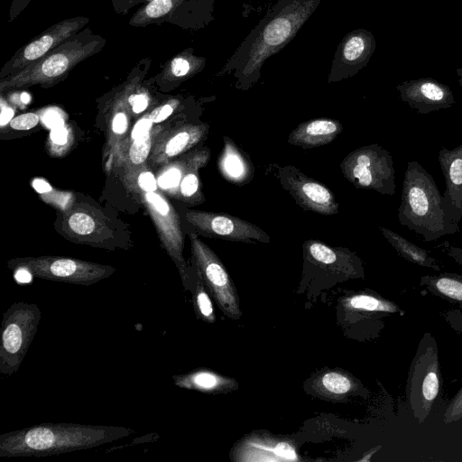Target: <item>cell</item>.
<instances>
[{"label": "cell", "mask_w": 462, "mask_h": 462, "mask_svg": "<svg viewBox=\"0 0 462 462\" xmlns=\"http://www.w3.org/2000/svg\"><path fill=\"white\" fill-rule=\"evenodd\" d=\"M456 72L458 76V83H459L460 87L462 88V68L457 69Z\"/></svg>", "instance_id": "obj_48"}, {"label": "cell", "mask_w": 462, "mask_h": 462, "mask_svg": "<svg viewBox=\"0 0 462 462\" xmlns=\"http://www.w3.org/2000/svg\"><path fill=\"white\" fill-rule=\"evenodd\" d=\"M210 151L207 147L198 150L191 164L184 173L178 188L176 197L188 202L200 203L205 198L200 190L199 170L205 166L209 159Z\"/></svg>", "instance_id": "obj_28"}, {"label": "cell", "mask_w": 462, "mask_h": 462, "mask_svg": "<svg viewBox=\"0 0 462 462\" xmlns=\"http://www.w3.org/2000/svg\"><path fill=\"white\" fill-rule=\"evenodd\" d=\"M172 380L180 388L213 394L229 393L238 386L236 380L206 368L172 375Z\"/></svg>", "instance_id": "obj_23"}, {"label": "cell", "mask_w": 462, "mask_h": 462, "mask_svg": "<svg viewBox=\"0 0 462 462\" xmlns=\"http://www.w3.org/2000/svg\"><path fill=\"white\" fill-rule=\"evenodd\" d=\"M381 448L380 446L376 447L375 448H373L371 449L368 453H366L365 455H364L363 457H361L360 459H358V461H370L371 460V457L376 453L379 449Z\"/></svg>", "instance_id": "obj_47"}, {"label": "cell", "mask_w": 462, "mask_h": 462, "mask_svg": "<svg viewBox=\"0 0 462 462\" xmlns=\"http://www.w3.org/2000/svg\"><path fill=\"white\" fill-rule=\"evenodd\" d=\"M31 2L32 0H12L8 14V22L11 23L14 21Z\"/></svg>", "instance_id": "obj_43"}, {"label": "cell", "mask_w": 462, "mask_h": 462, "mask_svg": "<svg viewBox=\"0 0 462 462\" xmlns=\"http://www.w3.org/2000/svg\"><path fill=\"white\" fill-rule=\"evenodd\" d=\"M206 62L205 57L194 54L193 48H187L162 65L161 71L152 79L162 89H171L201 72Z\"/></svg>", "instance_id": "obj_20"}, {"label": "cell", "mask_w": 462, "mask_h": 462, "mask_svg": "<svg viewBox=\"0 0 462 462\" xmlns=\"http://www.w3.org/2000/svg\"><path fill=\"white\" fill-rule=\"evenodd\" d=\"M196 272L222 312L239 319L242 312L235 283L217 255L195 234L189 233Z\"/></svg>", "instance_id": "obj_10"}, {"label": "cell", "mask_w": 462, "mask_h": 462, "mask_svg": "<svg viewBox=\"0 0 462 462\" xmlns=\"http://www.w3.org/2000/svg\"><path fill=\"white\" fill-rule=\"evenodd\" d=\"M7 265L14 271L25 269L40 279L85 286L108 278L116 272L110 265L60 256L14 258Z\"/></svg>", "instance_id": "obj_9"}, {"label": "cell", "mask_w": 462, "mask_h": 462, "mask_svg": "<svg viewBox=\"0 0 462 462\" xmlns=\"http://www.w3.org/2000/svg\"><path fill=\"white\" fill-rule=\"evenodd\" d=\"M32 187L37 192L41 194L48 193L51 190L50 184L42 179H35L32 181Z\"/></svg>", "instance_id": "obj_46"}, {"label": "cell", "mask_w": 462, "mask_h": 462, "mask_svg": "<svg viewBox=\"0 0 462 462\" xmlns=\"http://www.w3.org/2000/svg\"><path fill=\"white\" fill-rule=\"evenodd\" d=\"M124 426L42 423L0 435V457H47L93 448L126 438Z\"/></svg>", "instance_id": "obj_2"}, {"label": "cell", "mask_w": 462, "mask_h": 462, "mask_svg": "<svg viewBox=\"0 0 462 462\" xmlns=\"http://www.w3.org/2000/svg\"><path fill=\"white\" fill-rule=\"evenodd\" d=\"M302 249L304 273L312 277L344 280L365 276L362 260L348 248L309 239Z\"/></svg>", "instance_id": "obj_11"}, {"label": "cell", "mask_w": 462, "mask_h": 462, "mask_svg": "<svg viewBox=\"0 0 462 462\" xmlns=\"http://www.w3.org/2000/svg\"><path fill=\"white\" fill-rule=\"evenodd\" d=\"M378 228L401 257L417 265L440 271L439 263L428 250L419 247L389 228L381 226Z\"/></svg>", "instance_id": "obj_26"}, {"label": "cell", "mask_w": 462, "mask_h": 462, "mask_svg": "<svg viewBox=\"0 0 462 462\" xmlns=\"http://www.w3.org/2000/svg\"><path fill=\"white\" fill-rule=\"evenodd\" d=\"M111 128L115 134L123 135L125 134L128 128V117L125 110H119L114 115Z\"/></svg>", "instance_id": "obj_38"}, {"label": "cell", "mask_w": 462, "mask_h": 462, "mask_svg": "<svg viewBox=\"0 0 462 462\" xmlns=\"http://www.w3.org/2000/svg\"><path fill=\"white\" fill-rule=\"evenodd\" d=\"M143 197L156 225L160 239L179 269L184 287L191 290L192 279L183 257V235L174 208L156 191L144 192Z\"/></svg>", "instance_id": "obj_14"}, {"label": "cell", "mask_w": 462, "mask_h": 462, "mask_svg": "<svg viewBox=\"0 0 462 462\" xmlns=\"http://www.w3.org/2000/svg\"><path fill=\"white\" fill-rule=\"evenodd\" d=\"M188 223L200 235L233 242L270 243V236L258 226L226 213L189 209Z\"/></svg>", "instance_id": "obj_13"}, {"label": "cell", "mask_w": 462, "mask_h": 462, "mask_svg": "<svg viewBox=\"0 0 462 462\" xmlns=\"http://www.w3.org/2000/svg\"><path fill=\"white\" fill-rule=\"evenodd\" d=\"M89 23L85 16H75L58 22L19 48L0 69V79L14 75L39 60Z\"/></svg>", "instance_id": "obj_12"}, {"label": "cell", "mask_w": 462, "mask_h": 462, "mask_svg": "<svg viewBox=\"0 0 462 462\" xmlns=\"http://www.w3.org/2000/svg\"><path fill=\"white\" fill-rule=\"evenodd\" d=\"M441 250L456 263L462 266V248L455 246L448 242H444L438 245Z\"/></svg>", "instance_id": "obj_44"}, {"label": "cell", "mask_w": 462, "mask_h": 462, "mask_svg": "<svg viewBox=\"0 0 462 462\" xmlns=\"http://www.w3.org/2000/svg\"><path fill=\"white\" fill-rule=\"evenodd\" d=\"M442 418L445 424L462 420V387L448 402Z\"/></svg>", "instance_id": "obj_33"}, {"label": "cell", "mask_w": 462, "mask_h": 462, "mask_svg": "<svg viewBox=\"0 0 462 462\" xmlns=\"http://www.w3.org/2000/svg\"><path fill=\"white\" fill-rule=\"evenodd\" d=\"M214 10L215 0H152L139 7L128 23L133 27L171 23L199 31L215 20Z\"/></svg>", "instance_id": "obj_8"}, {"label": "cell", "mask_w": 462, "mask_h": 462, "mask_svg": "<svg viewBox=\"0 0 462 462\" xmlns=\"http://www.w3.org/2000/svg\"><path fill=\"white\" fill-rule=\"evenodd\" d=\"M440 386L437 342L430 332H425L411 360L405 388L410 409L419 424H423L431 412Z\"/></svg>", "instance_id": "obj_5"}, {"label": "cell", "mask_w": 462, "mask_h": 462, "mask_svg": "<svg viewBox=\"0 0 462 462\" xmlns=\"http://www.w3.org/2000/svg\"><path fill=\"white\" fill-rule=\"evenodd\" d=\"M179 105L180 101L176 98H172L155 107L149 115V117L153 124L161 123L166 120Z\"/></svg>", "instance_id": "obj_34"}, {"label": "cell", "mask_w": 462, "mask_h": 462, "mask_svg": "<svg viewBox=\"0 0 462 462\" xmlns=\"http://www.w3.org/2000/svg\"><path fill=\"white\" fill-rule=\"evenodd\" d=\"M419 284L431 294L462 306V274L455 273L426 274L420 277Z\"/></svg>", "instance_id": "obj_27"}, {"label": "cell", "mask_w": 462, "mask_h": 462, "mask_svg": "<svg viewBox=\"0 0 462 462\" xmlns=\"http://www.w3.org/2000/svg\"><path fill=\"white\" fill-rule=\"evenodd\" d=\"M152 0H111L114 10L116 14H125L127 12L137 5H145Z\"/></svg>", "instance_id": "obj_40"}, {"label": "cell", "mask_w": 462, "mask_h": 462, "mask_svg": "<svg viewBox=\"0 0 462 462\" xmlns=\"http://www.w3.org/2000/svg\"><path fill=\"white\" fill-rule=\"evenodd\" d=\"M69 138V132L65 125L55 126L51 129L50 140L55 146H64Z\"/></svg>", "instance_id": "obj_39"}, {"label": "cell", "mask_w": 462, "mask_h": 462, "mask_svg": "<svg viewBox=\"0 0 462 462\" xmlns=\"http://www.w3.org/2000/svg\"><path fill=\"white\" fill-rule=\"evenodd\" d=\"M40 119L36 113H25L13 118L9 125L15 130H29L36 126Z\"/></svg>", "instance_id": "obj_35"}, {"label": "cell", "mask_w": 462, "mask_h": 462, "mask_svg": "<svg viewBox=\"0 0 462 462\" xmlns=\"http://www.w3.org/2000/svg\"><path fill=\"white\" fill-rule=\"evenodd\" d=\"M196 274V281L190 290L193 295V307L195 313L198 319L207 323H214L216 321V315L212 301L207 291L206 286L197 272Z\"/></svg>", "instance_id": "obj_31"}, {"label": "cell", "mask_w": 462, "mask_h": 462, "mask_svg": "<svg viewBox=\"0 0 462 462\" xmlns=\"http://www.w3.org/2000/svg\"><path fill=\"white\" fill-rule=\"evenodd\" d=\"M42 318L35 303L14 302L3 314L0 330V374L18 371L33 340Z\"/></svg>", "instance_id": "obj_6"}, {"label": "cell", "mask_w": 462, "mask_h": 462, "mask_svg": "<svg viewBox=\"0 0 462 462\" xmlns=\"http://www.w3.org/2000/svg\"><path fill=\"white\" fill-rule=\"evenodd\" d=\"M401 99L419 114L451 107L454 95L448 86L431 78L403 81L396 86Z\"/></svg>", "instance_id": "obj_17"}, {"label": "cell", "mask_w": 462, "mask_h": 462, "mask_svg": "<svg viewBox=\"0 0 462 462\" xmlns=\"http://www.w3.org/2000/svg\"><path fill=\"white\" fill-rule=\"evenodd\" d=\"M397 217L401 225L426 242L459 231L458 225L446 212L443 196L432 175L416 161L407 163Z\"/></svg>", "instance_id": "obj_3"}, {"label": "cell", "mask_w": 462, "mask_h": 462, "mask_svg": "<svg viewBox=\"0 0 462 462\" xmlns=\"http://www.w3.org/2000/svg\"><path fill=\"white\" fill-rule=\"evenodd\" d=\"M66 227L76 236H87L97 232L101 227V222L94 217V213H89L83 209H74L69 212L66 217Z\"/></svg>", "instance_id": "obj_30"}, {"label": "cell", "mask_w": 462, "mask_h": 462, "mask_svg": "<svg viewBox=\"0 0 462 462\" xmlns=\"http://www.w3.org/2000/svg\"><path fill=\"white\" fill-rule=\"evenodd\" d=\"M359 383L352 374L341 369H332L317 376L313 388L319 395L337 401L360 390Z\"/></svg>", "instance_id": "obj_25"}, {"label": "cell", "mask_w": 462, "mask_h": 462, "mask_svg": "<svg viewBox=\"0 0 462 462\" xmlns=\"http://www.w3.org/2000/svg\"><path fill=\"white\" fill-rule=\"evenodd\" d=\"M208 132L207 124H187L171 129L154 142L151 160L155 164L165 163L196 146L205 139Z\"/></svg>", "instance_id": "obj_19"}, {"label": "cell", "mask_w": 462, "mask_h": 462, "mask_svg": "<svg viewBox=\"0 0 462 462\" xmlns=\"http://www.w3.org/2000/svg\"><path fill=\"white\" fill-rule=\"evenodd\" d=\"M375 48L376 42L370 31L359 28L346 33L336 50L328 82H339L355 76L366 67Z\"/></svg>", "instance_id": "obj_16"}, {"label": "cell", "mask_w": 462, "mask_h": 462, "mask_svg": "<svg viewBox=\"0 0 462 462\" xmlns=\"http://www.w3.org/2000/svg\"><path fill=\"white\" fill-rule=\"evenodd\" d=\"M198 150L185 156L181 161L171 163L157 178L158 186L163 190H170L176 193L181 179L189 166L194 160Z\"/></svg>", "instance_id": "obj_29"}, {"label": "cell", "mask_w": 462, "mask_h": 462, "mask_svg": "<svg viewBox=\"0 0 462 462\" xmlns=\"http://www.w3.org/2000/svg\"><path fill=\"white\" fill-rule=\"evenodd\" d=\"M343 125L332 118H316L298 125L289 134L288 143L303 149H313L333 142Z\"/></svg>", "instance_id": "obj_21"}, {"label": "cell", "mask_w": 462, "mask_h": 462, "mask_svg": "<svg viewBox=\"0 0 462 462\" xmlns=\"http://www.w3.org/2000/svg\"><path fill=\"white\" fill-rule=\"evenodd\" d=\"M345 178L356 188L393 195L395 171L391 153L377 143L355 149L341 162Z\"/></svg>", "instance_id": "obj_7"}, {"label": "cell", "mask_w": 462, "mask_h": 462, "mask_svg": "<svg viewBox=\"0 0 462 462\" xmlns=\"http://www.w3.org/2000/svg\"><path fill=\"white\" fill-rule=\"evenodd\" d=\"M322 0H279L242 41L217 76L233 72L236 88L245 91L261 78L267 59L297 35Z\"/></svg>", "instance_id": "obj_1"}, {"label": "cell", "mask_w": 462, "mask_h": 462, "mask_svg": "<svg viewBox=\"0 0 462 462\" xmlns=\"http://www.w3.org/2000/svg\"><path fill=\"white\" fill-rule=\"evenodd\" d=\"M438 159L446 185L444 208L449 219L458 225L462 218V143L453 149L443 147Z\"/></svg>", "instance_id": "obj_18"}, {"label": "cell", "mask_w": 462, "mask_h": 462, "mask_svg": "<svg viewBox=\"0 0 462 462\" xmlns=\"http://www.w3.org/2000/svg\"><path fill=\"white\" fill-rule=\"evenodd\" d=\"M343 305L348 310L364 314L374 319L382 320L383 318L392 314H403V311L395 302L370 290L346 297Z\"/></svg>", "instance_id": "obj_24"}, {"label": "cell", "mask_w": 462, "mask_h": 462, "mask_svg": "<svg viewBox=\"0 0 462 462\" xmlns=\"http://www.w3.org/2000/svg\"><path fill=\"white\" fill-rule=\"evenodd\" d=\"M277 178L282 187L304 210L325 216L338 213V202L332 191L296 167L292 165L279 167Z\"/></svg>", "instance_id": "obj_15"}, {"label": "cell", "mask_w": 462, "mask_h": 462, "mask_svg": "<svg viewBox=\"0 0 462 462\" xmlns=\"http://www.w3.org/2000/svg\"><path fill=\"white\" fill-rule=\"evenodd\" d=\"M442 315L450 327L462 335V310H450Z\"/></svg>", "instance_id": "obj_41"}, {"label": "cell", "mask_w": 462, "mask_h": 462, "mask_svg": "<svg viewBox=\"0 0 462 462\" xmlns=\"http://www.w3.org/2000/svg\"><path fill=\"white\" fill-rule=\"evenodd\" d=\"M152 124L153 123L150 119L149 116L139 119L132 130V140L150 133L152 130Z\"/></svg>", "instance_id": "obj_42"}, {"label": "cell", "mask_w": 462, "mask_h": 462, "mask_svg": "<svg viewBox=\"0 0 462 462\" xmlns=\"http://www.w3.org/2000/svg\"><path fill=\"white\" fill-rule=\"evenodd\" d=\"M136 183L140 189L144 192H154L157 190L158 181L152 172L143 171L139 173Z\"/></svg>", "instance_id": "obj_36"}, {"label": "cell", "mask_w": 462, "mask_h": 462, "mask_svg": "<svg viewBox=\"0 0 462 462\" xmlns=\"http://www.w3.org/2000/svg\"><path fill=\"white\" fill-rule=\"evenodd\" d=\"M217 166L225 180L238 186L246 184L254 177V169L249 157L228 136H224Z\"/></svg>", "instance_id": "obj_22"}, {"label": "cell", "mask_w": 462, "mask_h": 462, "mask_svg": "<svg viewBox=\"0 0 462 462\" xmlns=\"http://www.w3.org/2000/svg\"><path fill=\"white\" fill-rule=\"evenodd\" d=\"M153 136L152 131L133 140L129 149V160L134 165L143 163L152 148Z\"/></svg>", "instance_id": "obj_32"}, {"label": "cell", "mask_w": 462, "mask_h": 462, "mask_svg": "<svg viewBox=\"0 0 462 462\" xmlns=\"http://www.w3.org/2000/svg\"><path fill=\"white\" fill-rule=\"evenodd\" d=\"M106 40L85 27L20 72L0 79V91L39 85L52 87L64 80L83 60L100 52Z\"/></svg>", "instance_id": "obj_4"}, {"label": "cell", "mask_w": 462, "mask_h": 462, "mask_svg": "<svg viewBox=\"0 0 462 462\" xmlns=\"http://www.w3.org/2000/svg\"><path fill=\"white\" fill-rule=\"evenodd\" d=\"M41 119L42 123L51 129L64 125V117L61 112L56 108L45 110L41 116Z\"/></svg>", "instance_id": "obj_37"}, {"label": "cell", "mask_w": 462, "mask_h": 462, "mask_svg": "<svg viewBox=\"0 0 462 462\" xmlns=\"http://www.w3.org/2000/svg\"><path fill=\"white\" fill-rule=\"evenodd\" d=\"M14 111L10 106H5L3 104L1 105V116H0V125L4 127L5 125L10 123L14 118Z\"/></svg>", "instance_id": "obj_45"}]
</instances>
